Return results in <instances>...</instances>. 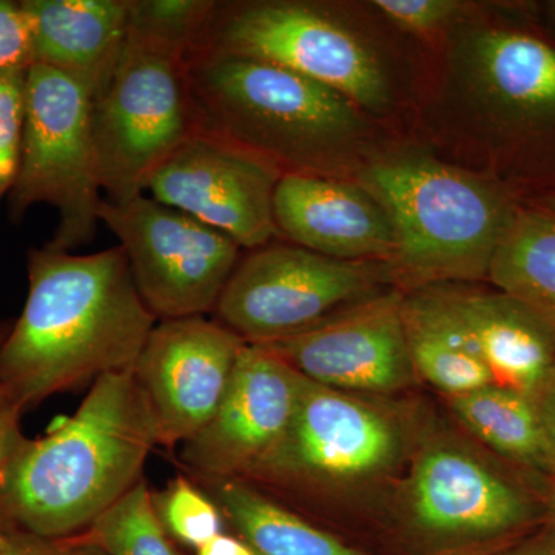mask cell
Listing matches in <instances>:
<instances>
[{
  "label": "cell",
  "instance_id": "cell-20",
  "mask_svg": "<svg viewBox=\"0 0 555 555\" xmlns=\"http://www.w3.org/2000/svg\"><path fill=\"white\" fill-rule=\"evenodd\" d=\"M474 75L486 94L507 112L529 118L555 116V49L509 30H488L473 43Z\"/></svg>",
  "mask_w": 555,
  "mask_h": 555
},
{
  "label": "cell",
  "instance_id": "cell-13",
  "mask_svg": "<svg viewBox=\"0 0 555 555\" xmlns=\"http://www.w3.org/2000/svg\"><path fill=\"white\" fill-rule=\"evenodd\" d=\"M244 346L235 332L206 317L164 320L153 327L133 371L159 444L181 447L214 418Z\"/></svg>",
  "mask_w": 555,
  "mask_h": 555
},
{
  "label": "cell",
  "instance_id": "cell-24",
  "mask_svg": "<svg viewBox=\"0 0 555 555\" xmlns=\"http://www.w3.org/2000/svg\"><path fill=\"white\" fill-rule=\"evenodd\" d=\"M82 539L104 555H178L145 480L98 517Z\"/></svg>",
  "mask_w": 555,
  "mask_h": 555
},
{
  "label": "cell",
  "instance_id": "cell-25",
  "mask_svg": "<svg viewBox=\"0 0 555 555\" xmlns=\"http://www.w3.org/2000/svg\"><path fill=\"white\" fill-rule=\"evenodd\" d=\"M214 0H129V35L188 56L214 16Z\"/></svg>",
  "mask_w": 555,
  "mask_h": 555
},
{
  "label": "cell",
  "instance_id": "cell-1",
  "mask_svg": "<svg viewBox=\"0 0 555 555\" xmlns=\"http://www.w3.org/2000/svg\"><path fill=\"white\" fill-rule=\"evenodd\" d=\"M28 297L0 346V386L22 411L112 372L134 369L156 318L122 247L28 254Z\"/></svg>",
  "mask_w": 555,
  "mask_h": 555
},
{
  "label": "cell",
  "instance_id": "cell-30",
  "mask_svg": "<svg viewBox=\"0 0 555 555\" xmlns=\"http://www.w3.org/2000/svg\"><path fill=\"white\" fill-rule=\"evenodd\" d=\"M0 555H104L98 547L90 545L83 539H49L30 534V532H14L3 534L0 539Z\"/></svg>",
  "mask_w": 555,
  "mask_h": 555
},
{
  "label": "cell",
  "instance_id": "cell-6",
  "mask_svg": "<svg viewBox=\"0 0 555 555\" xmlns=\"http://www.w3.org/2000/svg\"><path fill=\"white\" fill-rule=\"evenodd\" d=\"M91 122L107 199L145 195L153 175L196 131L188 56L129 35L118 65L93 98Z\"/></svg>",
  "mask_w": 555,
  "mask_h": 555
},
{
  "label": "cell",
  "instance_id": "cell-16",
  "mask_svg": "<svg viewBox=\"0 0 555 555\" xmlns=\"http://www.w3.org/2000/svg\"><path fill=\"white\" fill-rule=\"evenodd\" d=\"M273 214L281 238L324 257L386 264L392 257L389 219L361 185L324 175L284 173Z\"/></svg>",
  "mask_w": 555,
  "mask_h": 555
},
{
  "label": "cell",
  "instance_id": "cell-27",
  "mask_svg": "<svg viewBox=\"0 0 555 555\" xmlns=\"http://www.w3.org/2000/svg\"><path fill=\"white\" fill-rule=\"evenodd\" d=\"M27 69L0 75V201L10 195L21 163Z\"/></svg>",
  "mask_w": 555,
  "mask_h": 555
},
{
  "label": "cell",
  "instance_id": "cell-11",
  "mask_svg": "<svg viewBox=\"0 0 555 555\" xmlns=\"http://www.w3.org/2000/svg\"><path fill=\"white\" fill-rule=\"evenodd\" d=\"M281 175L247 150L196 130L153 175L145 193L255 250L281 238L273 214Z\"/></svg>",
  "mask_w": 555,
  "mask_h": 555
},
{
  "label": "cell",
  "instance_id": "cell-18",
  "mask_svg": "<svg viewBox=\"0 0 555 555\" xmlns=\"http://www.w3.org/2000/svg\"><path fill=\"white\" fill-rule=\"evenodd\" d=\"M444 292L480 347L495 385L531 398L555 364L554 332L503 292Z\"/></svg>",
  "mask_w": 555,
  "mask_h": 555
},
{
  "label": "cell",
  "instance_id": "cell-12",
  "mask_svg": "<svg viewBox=\"0 0 555 555\" xmlns=\"http://www.w3.org/2000/svg\"><path fill=\"white\" fill-rule=\"evenodd\" d=\"M408 500L420 535L443 546L503 539L547 518L545 505L524 486L448 444L418 456Z\"/></svg>",
  "mask_w": 555,
  "mask_h": 555
},
{
  "label": "cell",
  "instance_id": "cell-38",
  "mask_svg": "<svg viewBox=\"0 0 555 555\" xmlns=\"http://www.w3.org/2000/svg\"><path fill=\"white\" fill-rule=\"evenodd\" d=\"M550 10H551V13H553V16L555 17V2L550 3Z\"/></svg>",
  "mask_w": 555,
  "mask_h": 555
},
{
  "label": "cell",
  "instance_id": "cell-4",
  "mask_svg": "<svg viewBox=\"0 0 555 555\" xmlns=\"http://www.w3.org/2000/svg\"><path fill=\"white\" fill-rule=\"evenodd\" d=\"M360 185L389 219L390 276L425 288L488 276L516 210L480 179L427 158L374 164Z\"/></svg>",
  "mask_w": 555,
  "mask_h": 555
},
{
  "label": "cell",
  "instance_id": "cell-36",
  "mask_svg": "<svg viewBox=\"0 0 555 555\" xmlns=\"http://www.w3.org/2000/svg\"><path fill=\"white\" fill-rule=\"evenodd\" d=\"M11 324L13 323H7V321H0V346H2V343L5 341L7 335H9Z\"/></svg>",
  "mask_w": 555,
  "mask_h": 555
},
{
  "label": "cell",
  "instance_id": "cell-2",
  "mask_svg": "<svg viewBox=\"0 0 555 555\" xmlns=\"http://www.w3.org/2000/svg\"><path fill=\"white\" fill-rule=\"evenodd\" d=\"M158 430L130 371L102 375L78 411L28 440L0 470V516L22 531L65 539L86 531L144 480Z\"/></svg>",
  "mask_w": 555,
  "mask_h": 555
},
{
  "label": "cell",
  "instance_id": "cell-33",
  "mask_svg": "<svg viewBox=\"0 0 555 555\" xmlns=\"http://www.w3.org/2000/svg\"><path fill=\"white\" fill-rule=\"evenodd\" d=\"M500 555H555V521L546 518L543 528Z\"/></svg>",
  "mask_w": 555,
  "mask_h": 555
},
{
  "label": "cell",
  "instance_id": "cell-32",
  "mask_svg": "<svg viewBox=\"0 0 555 555\" xmlns=\"http://www.w3.org/2000/svg\"><path fill=\"white\" fill-rule=\"evenodd\" d=\"M531 401L555 454V364L532 393Z\"/></svg>",
  "mask_w": 555,
  "mask_h": 555
},
{
  "label": "cell",
  "instance_id": "cell-3",
  "mask_svg": "<svg viewBox=\"0 0 555 555\" xmlns=\"http://www.w3.org/2000/svg\"><path fill=\"white\" fill-rule=\"evenodd\" d=\"M188 80L196 130L283 175H318L324 149L357 126L356 105L343 94L269 62L192 51Z\"/></svg>",
  "mask_w": 555,
  "mask_h": 555
},
{
  "label": "cell",
  "instance_id": "cell-7",
  "mask_svg": "<svg viewBox=\"0 0 555 555\" xmlns=\"http://www.w3.org/2000/svg\"><path fill=\"white\" fill-rule=\"evenodd\" d=\"M387 278L386 262L343 261L270 243L241 257L214 313L246 345H270L372 297Z\"/></svg>",
  "mask_w": 555,
  "mask_h": 555
},
{
  "label": "cell",
  "instance_id": "cell-29",
  "mask_svg": "<svg viewBox=\"0 0 555 555\" xmlns=\"http://www.w3.org/2000/svg\"><path fill=\"white\" fill-rule=\"evenodd\" d=\"M33 65L30 22L21 2L0 0V75Z\"/></svg>",
  "mask_w": 555,
  "mask_h": 555
},
{
  "label": "cell",
  "instance_id": "cell-15",
  "mask_svg": "<svg viewBox=\"0 0 555 555\" xmlns=\"http://www.w3.org/2000/svg\"><path fill=\"white\" fill-rule=\"evenodd\" d=\"M401 302L398 292L372 295L301 334L261 346L317 385L339 392H397L416 377Z\"/></svg>",
  "mask_w": 555,
  "mask_h": 555
},
{
  "label": "cell",
  "instance_id": "cell-26",
  "mask_svg": "<svg viewBox=\"0 0 555 555\" xmlns=\"http://www.w3.org/2000/svg\"><path fill=\"white\" fill-rule=\"evenodd\" d=\"M153 503L167 534L196 551L224 532L225 518L217 503L184 476L153 495Z\"/></svg>",
  "mask_w": 555,
  "mask_h": 555
},
{
  "label": "cell",
  "instance_id": "cell-5",
  "mask_svg": "<svg viewBox=\"0 0 555 555\" xmlns=\"http://www.w3.org/2000/svg\"><path fill=\"white\" fill-rule=\"evenodd\" d=\"M93 93L78 79L33 64L25 75L20 171L10 215L24 218L49 204L60 222L47 246L72 251L89 244L100 224L102 188L94 147Z\"/></svg>",
  "mask_w": 555,
  "mask_h": 555
},
{
  "label": "cell",
  "instance_id": "cell-14",
  "mask_svg": "<svg viewBox=\"0 0 555 555\" xmlns=\"http://www.w3.org/2000/svg\"><path fill=\"white\" fill-rule=\"evenodd\" d=\"M305 377L266 347L241 349L214 418L181 444V462L203 481L244 478L287 433Z\"/></svg>",
  "mask_w": 555,
  "mask_h": 555
},
{
  "label": "cell",
  "instance_id": "cell-22",
  "mask_svg": "<svg viewBox=\"0 0 555 555\" xmlns=\"http://www.w3.org/2000/svg\"><path fill=\"white\" fill-rule=\"evenodd\" d=\"M449 401L456 418L486 447L540 476L555 478V454L531 398L494 383Z\"/></svg>",
  "mask_w": 555,
  "mask_h": 555
},
{
  "label": "cell",
  "instance_id": "cell-35",
  "mask_svg": "<svg viewBox=\"0 0 555 555\" xmlns=\"http://www.w3.org/2000/svg\"><path fill=\"white\" fill-rule=\"evenodd\" d=\"M550 480H553V485H551L550 494L543 505H545L547 520L555 521V478H550Z\"/></svg>",
  "mask_w": 555,
  "mask_h": 555
},
{
  "label": "cell",
  "instance_id": "cell-37",
  "mask_svg": "<svg viewBox=\"0 0 555 555\" xmlns=\"http://www.w3.org/2000/svg\"><path fill=\"white\" fill-rule=\"evenodd\" d=\"M547 208H550V214H553L555 217V196H553V198H550V201H547Z\"/></svg>",
  "mask_w": 555,
  "mask_h": 555
},
{
  "label": "cell",
  "instance_id": "cell-21",
  "mask_svg": "<svg viewBox=\"0 0 555 555\" xmlns=\"http://www.w3.org/2000/svg\"><path fill=\"white\" fill-rule=\"evenodd\" d=\"M222 516L258 555H369L286 509L241 478L203 481Z\"/></svg>",
  "mask_w": 555,
  "mask_h": 555
},
{
  "label": "cell",
  "instance_id": "cell-23",
  "mask_svg": "<svg viewBox=\"0 0 555 555\" xmlns=\"http://www.w3.org/2000/svg\"><path fill=\"white\" fill-rule=\"evenodd\" d=\"M503 294L524 302L555 334V217L516 211L488 272Z\"/></svg>",
  "mask_w": 555,
  "mask_h": 555
},
{
  "label": "cell",
  "instance_id": "cell-8",
  "mask_svg": "<svg viewBox=\"0 0 555 555\" xmlns=\"http://www.w3.org/2000/svg\"><path fill=\"white\" fill-rule=\"evenodd\" d=\"M192 51L269 62L337 91L356 107L379 109L389 102L377 56L356 33L309 3L218 2Z\"/></svg>",
  "mask_w": 555,
  "mask_h": 555
},
{
  "label": "cell",
  "instance_id": "cell-34",
  "mask_svg": "<svg viewBox=\"0 0 555 555\" xmlns=\"http://www.w3.org/2000/svg\"><path fill=\"white\" fill-rule=\"evenodd\" d=\"M196 555H258L240 537L228 535L222 532L217 539L199 547Z\"/></svg>",
  "mask_w": 555,
  "mask_h": 555
},
{
  "label": "cell",
  "instance_id": "cell-9",
  "mask_svg": "<svg viewBox=\"0 0 555 555\" xmlns=\"http://www.w3.org/2000/svg\"><path fill=\"white\" fill-rule=\"evenodd\" d=\"M100 221L119 240L142 301L160 321L215 312L240 244L152 196L102 198Z\"/></svg>",
  "mask_w": 555,
  "mask_h": 555
},
{
  "label": "cell",
  "instance_id": "cell-10",
  "mask_svg": "<svg viewBox=\"0 0 555 555\" xmlns=\"http://www.w3.org/2000/svg\"><path fill=\"white\" fill-rule=\"evenodd\" d=\"M396 425L363 401L305 378L287 433L241 480L323 488L378 476L396 463Z\"/></svg>",
  "mask_w": 555,
  "mask_h": 555
},
{
  "label": "cell",
  "instance_id": "cell-19",
  "mask_svg": "<svg viewBox=\"0 0 555 555\" xmlns=\"http://www.w3.org/2000/svg\"><path fill=\"white\" fill-rule=\"evenodd\" d=\"M404 337L416 377L449 398L494 385L480 347L447 292L420 288L401 302Z\"/></svg>",
  "mask_w": 555,
  "mask_h": 555
},
{
  "label": "cell",
  "instance_id": "cell-31",
  "mask_svg": "<svg viewBox=\"0 0 555 555\" xmlns=\"http://www.w3.org/2000/svg\"><path fill=\"white\" fill-rule=\"evenodd\" d=\"M22 414L24 411L0 386V470L13 459L17 449L25 441L21 430ZM3 534L5 532L2 531V521H0V539Z\"/></svg>",
  "mask_w": 555,
  "mask_h": 555
},
{
  "label": "cell",
  "instance_id": "cell-28",
  "mask_svg": "<svg viewBox=\"0 0 555 555\" xmlns=\"http://www.w3.org/2000/svg\"><path fill=\"white\" fill-rule=\"evenodd\" d=\"M374 7L397 27L422 35L447 24L462 9V3L455 0H377Z\"/></svg>",
  "mask_w": 555,
  "mask_h": 555
},
{
  "label": "cell",
  "instance_id": "cell-17",
  "mask_svg": "<svg viewBox=\"0 0 555 555\" xmlns=\"http://www.w3.org/2000/svg\"><path fill=\"white\" fill-rule=\"evenodd\" d=\"M30 22L33 64L60 69L93 98L129 39V0H22Z\"/></svg>",
  "mask_w": 555,
  "mask_h": 555
}]
</instances>
